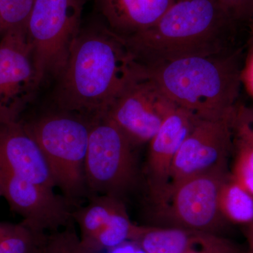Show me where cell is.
I'll return each instance as SVG.
<instances>
[{
	"label": "cell",
	"mask_w": 253,
	"mask_h": 253,
	"mask_svg": "<svg viewBox=\"0 0 253 253\" xmlns=\"http://www.w3.org/2000/svg\"><path fill=\"white\" fill-rule=\"evenodd\" d=\"M200 120L194 113L176 106L150 141L143 173L151 207L166 197L174 157Z\"/></svg>",
	"instance_id": "4fadbf2b"
},
{
	"label": "cell",
	"mask_w": 253,
	"mask_h": 253,
	"mask_svg": "<svg viewBox=\"0 0 253 253\" xmlns=\"http://www.w3.org/2000/svg\"><path fill=\"white\" fill-rule=\"evenodd\" d=\"M3 223L0 222V229H1V226H2Z\"/></svg>",
	"instance_id": "f1b7e54d"
},
{
	"label": "cell",
	"mask_w": 253,
	"mask_h": 253,
	"mask_svg": "<svg viewBox=\"0 0 253 253\" xmlns=\"http://www.w3.org/2000/svg\"><path fill=\"white\" fill-rule=\"evenodd\" d=\"M94 120L54 106L19 120L41 149L56 187L75 208L87 199L84 161Z\"/></svg>",
	"instance_id": "277c9868"
},
{
	"label": "cell",
	"mask_w": 253,
	"mask_h": 253,
	"mask_svg": "<svg viewBox=\"0 0 253 253\" xmlns=\"http://www.w3.org/2000/svg\"><path fill=\"white\" fill-rule=\"evenodd\" d=\"M249 31L250 34L249 41H251V40H253V13L252 16H251V21L249 22Z\"/></svg>",
	"instance_id": "4316f807"
},
{
	"label": "cell",
	"mask_w": 253,
	"mask_h": 253,
	"mask_svg": "<svg viewBox=\"0 0 253 253\" xmlns=\"http://www.w3.org/2000/svg\"><path fill=\"white\" fill-rule=\"evenodd\" d=\"M219 1L234 21L249 30L253 13V0H219Z\"/></svg>",
	"instance_id": "7402d4cb"
},
{
	"label": "cell",
	"mask_w": 253,
	"mask_h": 253,
	"mask_svg": "<svg viewBox=\"0 0 253 253\" xmlns=\"http://www.w3.org/2000/svg\"><path fill=\"white\" fill-rule=\"evenodd\" d=\"M246 49L139 66L176 106L201 119H216L230 116L239 103Z\"/></svg>",
	"instance_id": "3957f363"
},
{
	"label": "cell",
	"mask_w": 253,
	"mask_h": 253,
	"mask_svg": "<svg viewBox=\"0 0 253 253\" xmlns=\"http://www.w3.org/2000/svg\"><path fill=\"white\" fill-rule=\"evenodd\" d=\"M2 197L22 222L38 233H50L74 224V206L54 189L38 185L0 168Z\"/></svg>",
	"instance_id": "30bf717a"
},
{
	"label": "cell",
	"mask_w": 253,
	"mask_h": 253,
	"mask_svg": "<svg viewBox=\"0 0 253 253\" xmlns=\"http://www.w3.org/2000/svg\"><path fill=\"white\" fill-rule=\"evenodd\" d=\"M231 130L234 161L253 169V106L239 101L233 113Z\"/></svg>",
	"instance_id": "ac0fdd59"
},
{
	"label": "cell",
	"mask_w": 253,
	"mask_h": 253,
	"mask_svg": "<svg viewBox=\"0 0 253 253\" xmlns=\"http://www.w3.org/2000/svg\"><path fill=\"white\" fill-rule=\"evenodd\" d=\"M0 26H1V16H0Z\"/></svg>",
	"instance_id": "f546056e"
},
{
	"label": "cell",
	"mask_w": 253,
	"mask_h": 253,
	"mask_svg": "<svg viewBox=\"0 0 253 253\" xmlns=\"http://www.w3.org/2000/svg\"><path fill=\"white\" fill-rule=\"evenodd\" d=\"M137 68L126 41L103 21L82 27L56 78L54 106L92 119L102 117Z\"/></svg>",
	"instance_id": "6da1fadb"
},
{
	"label": "cell",
	"mask_w": 253,
	"mask_h": 253,
	"mask_svg": "<svg viewBox=\"0 0 253 253\" xmlns=\"http://www.w3.org/2000/svg\"><path fill=\"white\" fill-rule=\"evenodd\" d=\"M40 253H98L86 248L75 229V224L54 232L46 233Z\"/></svg>",
	"instance_id": "ffe728a7"
},
{
	"label": "cell",
	"mask_w": 253,
	"mask_h": 253,
	"mask_svg": "<svg viewBox=\"0 0 253 253\" xmlns=\"http://www.w3.org/2000/svg\"><path fill=\"white\" fill-rule=\"evenodd\" d=\"M88 0H35L26 35L42 83L57 78L83 26Z\"/></svg>",
	"instance_id": "8992f818"
},
{
	"label": "cell",
	"mask_w": 253,
	"mask_h": 253,
	"mask_svg": "<svg viewBox=\"0 0 253 253\" xmlns=\"http://www.w3.org/2000/svg\"><path fill=\"white\" fill-rule=\"evenodd\" d=\"M44 234L33 231L22 221L3 223L0 229V253H40Z\"/></svg>",
	"instance_id": "d6986e66"
},
{
	"label": "cell",
	"mask_w": 253,
	"mask_h": 253,
	"mask_svg": "<svg viewBox=\"0 0 253 253\" xmlns=\"http://www.w3.org/2000/svg\"><path fill=\"white\" fill-rule=\"evenodd\" d=\"M0 197H2V195H1V187H0Z\"/></svg>",
	"instance_id": "83f0119b"
},
{
	"label": "cell",
	"mask_w": 253,
	"mask_h": 253,
	"mask_svg": "<svg viewBox=\"0 0 253 253\" xmlns=\"http://www.w3.org/2000/svg\"><path fill=\"white\" fill-rule=\"evenodd\" d=\"M136 149L107 116L94 119L84 161L88 196L125 200L134 191L140 179Z\"/></svg>",
	"instance_id": "5b68a950"
},
{
	"label": "cell",
	"mask_w": 253,
	"mask_h": 253,
	"mask_svg": "<svg viewBox=\"0 0 253 253\" xmlns=\"http://www.w3.org/2000/svg\"><path fill=\"white\" fill-rule=\"evenodd\" d=\"M73 218L82 243L96 253L134 241L139 229L131 221L124 200L108 195L88 196L85 205L74 208Z\"/></svg>",
	"instance_id": "7c38bea8"
},
{
	"label": "cell",
	"mask_w": 253,
	"mask_h": 253,
	"mask_svg": "<svg viewBox=\"0 0 253 253\" xmlns=\"http://www.w3.org/2000/svg\"><path fill=\"white\" fill-rule=\"evenodd\" d=\"M244 32L219 0H174L156 24L124 40L136 62L149 66L236 52L248 46Z\"/></svg>",
	"instance_id": "7a4b0ae2"
},
{
	"label": "cell",
	"mask_w": 253,
	"mask_h": 253,
	"mask_svg": "<svg viewBox=\"0 0 253 253\" xmlns=\"http://www.w3.org/2000/svg\"><path fill=\"white\" fill-rule=\"evenodd\" d=\"M230 175L253 196V169L234 161Z\"/></svg>",
	"instance_id": "cb8c5ba5"
},
{
	"label": "cell",
	"mask_w": 253,
	"mask_h": 253,
	"mask_svg": "<svg viewBox=\"0 0 253 253\" xmlns=\"http://www.w3.org/2000/svg\"><path fill=\"white\" fill-rule=\"evenodd\" d=\"M175 106L138 64L105 116L138 148L149 144Z\"/></svg>",
	"instance_id": "ba28073f"
},
{
	"label": "cell",
	"mask_w": 253,
	"mask_h": 253,
	"mask_svg": "<svg viewBox=\"0 0 253 253\" xmlns=\"http://www.w3.org/2000/svg\"><path fill=\"white\" fill-rule=\"evenodd\" d=\"M227 168L186 178L169 186L164 200L153 206L154 225L220 234L228 224L219 209V193Z\"/></svg>",
	"instance_id": "52a82bcc"
},
{
	"label": "cell",
	"mask_w": 253,
	"mask_h": 253,
	"mask_svg": "<svg viewBox=\"0 0 253 253\" xmlns=\"http://www.w3.org/2000/svg\"><path fill=\"white\" fill-rule=\"evenodd\" d=\"M241 83L253 101V40L248 43L241 71Z\"/></svg>",
	"instance_id": "603a6c76"
},
{
	"label": "cell",
	"mask_w": 253,
	"mask_h": 253,
	"mask_svg": "<svg viewBox=\"0 0 253 253\" xmlns=\"http://www.w3.org/2000/svg\"><path fill=\"white\" fill-rule=\"evenodd\" d=\"M174 0H94L101 21L123 39L149 29Z\"/></svg>",
	"instance_id": "2e32d148"
},
{
	"label": "cell",
	"mask_w": 253,
	"mask_h": 253,
	"mask_svg": "<svg viewBox=\"0 0 253 253\" xmlns=\"http://www.w3.org/2000/svg\"><path fill=\"white\" fill-rule=\"evenodd\" d=\"M243 233L247 243L246 253H253V221L243 226Z\"/></svg>",
	"instance_id": "484cf974"
},
{
	"label": "cell",
	"mask_w": 253,
	"mask_h": 253,
	"mask_svg": "<svg viewBox=\"0 0 253 253\" xmlns=\"http://www.w3.org/2000/svg\"><path fill=\"white\" fill-rule=\"evenodd\" d=\"M219 209L228 224L245 226L253 221V196L230 175L221 186Z\"/></svg>",
	"instance_id": "e0dca14e"
},
{
	"label": "cell",
	"mask_w": 253,
	"mask_h": 253,
	"mask_svg": "<svg viewBox=\"0 0 253 253\" xmlns=\"http://www.w3.org/2000/svg\"><path fill=\"white\" fill-rule=\"evenodd\" d=\"M0 168L38 185L56 188L41 149L19 121L0 123Z\"/></svg>",
	"instance_id": "5bb4252c"
},
{
	"label": "cell",
	"mask_w": 253,
	"mask_h": 253,
	"mask_svg": "<svg viewBox=\"0 0 253 253\" xmlns=\"http://www.w3.org/2000/svg\"><path fill=\"white\" fill-rule=\"evenodd\" d=\"M133 241L147 253H246L220 234L181 228L139 226Z\"/></svg>",
	"instance_id": "9a60e30c"
},
{
	"label": "cell",
	"mask_w": 253,
	"mask_h": 253,
	"mask_svg": "<svg viewBox=\"0 0 253 253\" xmlns=\"http://www.w3.org/2000/svg\"><path fill=\"white\" fill-rule=\"evenodd\" d=\"M233 113L224 118L200 120L176 153L169 187L190 176L227 168L228 158L232 154Z\"/></svg>",
	"instance_id": "8fae6325"
},
{
	"label": "cell",
	"mask_w": 253,
	"mask_h": 253,
	"mask_svg": "<svg viewBox=\"0 0 253 253\" xmlns=\"http://www.w3.org/2000/svg\"><path fill=\"white\" fill-rule=\"evenodd\" d=\"M98 253H147L137 243L129 241L123 244Z\"/></svg>",
	"instance_id": "d4e9b609"
},
{
	"label": "cell",
	"mask_w": 253,
	"mask_h": 253,
	"mask_svg": "<svg viewBox=\"0 0 253 253\" xmlns=\"http://www.w3.org/2000/svg\"><path fill=\"white\" fill-rule=\"evenodd\" d=\"M35 0H0V36L7 30L26 28Z\"/></svg>",
	"instance_id": "44dd1931"
},
{
	"label": "cell",
	"mask_w": 253,
	"mask_h": 253,
	"mask_svg": "<svg viewBox=\"0 0 253 253\" xmlns=\"http://www.w3.org/2000/svg\"><path fill=\"white\" fill-rule=\"evenodd\" d=\"M42 84L26 28L0 36V123L19 121Z\"/></svg>",
	"instance_id": "9c48e42d"
}]
</instances>
